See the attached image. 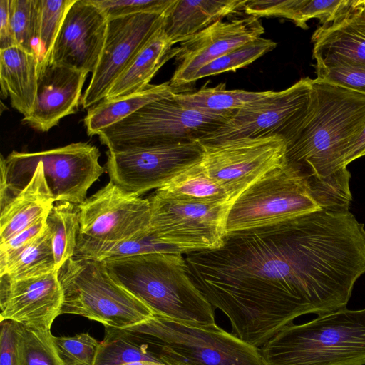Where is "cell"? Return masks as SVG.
<instances>
[{"label":"cell","mask_w":365,"mask_h":365,"mask_svg":"<svg viewBox=\"0 0 365 365\" xmlns=\"http://www.w3.org/2000/svg\"><path fill=\"white\" fill-rule=\"evenodd\" d=\"M58 274L63 293L60 315H80L120 329L154 316L148 307L113 279L103 260L73 257Z\"/></svg>","instance_id":"obj_5"},{"label":"cell","mask_w":365,"mask_h":365,"mask_svg":"<svg viewBox=\"0 0 365 365\" xmlns=\"http://www.w3.org/2000/svg\"><path fill=\"white\" fill-rule=\"evenodd\" d=\"M157 190L181 200L232 203L222 187L207 175L201 161L186 168Z\"/></svg>","instance_id":"obj_28"},{"label":"cell","mask_w":365,"mask_h":365,"mask_svg":"<svg viewBox=\"0 0 365 365\" xmlns=\"http://www.w3.org/2000/svg\"><path fill=\"white\" fill-rule=\"evenodd\" d=\"M77 207L73 257L103 260L113 248L150 229L148 199L127 193L110 180Z\"/></svg>","instance_id":"obj_8"},{"label":"cell","mask_w":365,"mask_h":365,"mask_svg":"<svg viewBox=\"0 0 365 365\" xmlns=\"http://www.w3.org/2000/svg\"><path fill=\"white\" fill-rule=\"evenodd\" d=\"M16 332L19 365H63L51 329L16 323Z\"/></svg>","instance_id":"obj_30"},{"label":"cell","mask_w":365,"mask_h":365,"mask_svg":"<svg viewBox=\"0 0 365 365\" xmlns=\"http://www.w3.org/2000/svg\"><path fill=\"white\" fill-rule=\"evenodd\" d=\"M311 40L316 61L336 59L365 67L364 0H354L334 21L318 27Z\"/></svg>","instance_id":"obj_21"},{"label":"cell","mask_w":365,"mask_h":365,"mask_svg":"<svg viewBox=\"0 0 365 365\" xmlns=\"http://www.w3.org/2000/svg\"><path fill=\"white\" fill-rule=\"evenodd\" d=\"M104 327L105 336L99 343L93 365H121L138 361L163 364L147 334L130 327Z\"/></svg>","instance_id":"obj_26"},{"label":"cell","mask_w":365,"mask_h":365,"mask_svg":"<svg viewBox=\"0 0 365 365\" xmlns=\"http://www.w3.org/2000/svg\"><path fill=\"white\" fill-rule=\"evenodd\" d=\"M264 33L259 18L247 15L216 21L180 43L175 56L178 66L169 83L177 93L191 83L204 66L225 53L259 38Z\"/></svg>","instance_id":"obj_16"},{"label":"cell","mask_w":365,"mask_h":365,"mask_svg":"<svg viewBox=\"0 0 365 365\" xmlns=\"http://www.w3.org/2000/svg\"><path fill=\"white\" fill-rule=\"evenodd\" d=\"M76 0H39L41 57H48L63 20Z\"/></svg>","instance_id":"obj_35"},{"label":"cell","mask_w":365,"mask_h":365,"mask_svg":"<svg viewBox=\"0 0 365 365\" xmlns=\"http://www.w3.org/2000/svg\"><path fill=\"white\" fill-rule=\"evenodd\" d=\"M174 96V95H173ZM153 101L98 134L110 153L130 152L186 141H200L234 113L189 108L174 96Z\"/></svg>","instance_id":"obj_6"},{"label":"cell","mask_w":365,"mask_h":365,"mask_svg":"<svg viewBox=\"0 0 365 365\" xmlns=\"http://www.w3.org/2000/svg\"><path fill=\"white\" fill-rule=\"evenodd\" d=\"M276 46V42L262 37L247 43L202 67L194 75L191 83L207 76L235 71L272 51Z\"/></svg>","instance_id":"obj_33"},{"label":"cell","mask_w":365,"mask_h":365,"mask_svg":"<svg viewBox=\"0 0 365 365\" xmlns=\"http://www.w3.org/2000/svg\"><path fill=\"white\" fill-rule=\"evenodd\" d=\"M40 58L18 46L0 50L1 96H9L12 107L24 117L33 108L37 91Z\"/></svg>","instance_id":"obj_23"},{"label":"cell","mask_w":365,"mask_h":365,"mask_svg":"<svg viewBox=\"0 0 365 365\" xmlns=\"http://www.w3.org/2000/svg\"><path fill=\"white\" fill-rule=\"evenodd\" d=\"M274 91L227 90L225 83L193 93H177L175 99L185 107L212 113H233L257 105Z\"/></svg>","instance_id":"obj_27"},{"label":"cell","mask_w":365,"mask_h":365,"mask_svg":"<svg viewBox=\"0 0 365 365\" xmlns=\"http://www.w3.org/2000/svg\"><path fill=\"white\" fill-rule=\"evenodd\" d=\"M247 0H175L164 15L162 29L175 45L216 21L244 12Z\"/></svg>","instance_id":"obj_22"},{"label":"cell","mask_w":365,"mask_h":365,"mask_svg":"<svg viewBox=\"0 0 365 365\" xmlns=\"http://www.w3.org/2000/svg\"><path fill=\"white\" fill-rule=\"evenodd\" d=\"M63 299L56 271L20 279L0 276V321L51 329Z\"/></svg>","instance_id":"obj_18"},{"label":"cell","mask_w":365,"mask_h":365,"mask_svg":"<svg viewBox=\"0 0 365 365\" xmlns=\"http://www.w3.org/2000/svg\"><path fill=\"white\" fill-rule=\"evenodd\" d=\"M63 365H93L99 345L88 333L72 336H54Z\"/></svg>","instance_id":"obj_36"},{"label":"cell","mask_w":365,"mask_h":365,"mask_svg":"<svg viewBox=\"0 0 365 365\" xmlns=\"http://www.w3.org/2000/svg\"><path fill=\"white\" fill-rule=\"evenodd\" d=\"M186 255L193 282L232 334L259 349L299 316L346 307L365 273V229L350 212L321 210Z\"/></svg>","instance_id":"obj_1"},{"label":"cell","mask_w":365,"mask_h":365,"mask_svg":"<svg viewBox=\"0 0 365 365\" xmlns=\"http://www.w3.org/2000/svg\"><path fill=\"white\" fill-rule=\"evenodd\" d=\"M37 73L34 104L31 113L21 121L34 130L47 132L78 110L88 74L46 58L39 59Z\"/></svg>","instance_id":"obj_19"},{"label":"cell","mask_w":365,"mask_h":365,"mask_svg":"<svg viewBox=\"0 0 365 365\" xmlns=\"http://www.w3.org/2000/svg\"><path fill=\"white\" fill-rule=\"evenodd\" d=\"M0 365H19L16 323L0 321Z\"/></svg>","instance_id":"obj_41"},{"label":"cell","mask_w":365,"mask_h":365,"mask_svg":"<svg viewBox=\"0 0 365 365\" xmlns=\"http://www.w3.org/2000/svg\"><path fill=\"white\" fill-rule=\"evenodd\" d=\"M176 93L169 81L150 85L133 95L114 100H103L88 110L83 123L88 136L98 135L104 129L122 120L144 106Z\"/></svg>","instance_id":"obj_25"},{"label":"cell","mask_w":365,"mask_h":365,"mask_svg":"<svg viewBox=\"0 0 365 365\" xmlns=\"http://www.w3.org/2000/svg\"><path fill=\"white\" fill-rule=\"evenodd\" d=\"M9 12L16 45L41 58L39 0H10Z\"/></svg>","instance_id":"obj_32"},{"label":"cell","mask_w":365,"mask_h":365,"mask_svg":"<svg viewBox=\"0 0 365 365\" xmlns=\"http://www.w3.org/2000/svg\"><path fill=\"white\" fill-rule=\"evenodd\" d=\"M179 253L173 248L153 240L150 229L133 238L125 241L106 254L103 260L118 259L150 253Z\"/></svg>","instance_id":"obj_40"},{"label":"cell","mask_w":365,"mask_h":365,"mask_svg":"<svg viewBox=\"0 0 365 365\" xmlns=\"http://www.w3.org/2000/svg\"><path fill=\"white\" fill-rule=\"evenodd\" d=\"M46 222L51 233L55 267L58 272L75 254L78 230L77 205L56 202L48 214Z\"/></svg>","instance_id":"obj_29"},{"label":"cell","mask_w":365,"mask_h":365,"mask_svg":"<svg viewBox=\"0 0 365 365\" xmlns=\"http://www.w3.org/2000/svg\"><path fill=\"white\" fill-rule=\"evenodd\" d=\"M312 93L313 79L301 78L285 90L273 91L257 105L235 112L225 123L199 143L272 135L284 140L307 114Z\"/></svg>","instance_id":"obj_13"},{"label":"cell","mask_w":365,"mask_h":365,"mask_svg":"<svg viewBox=\"0 0 365 365\" xmlns=\"http://www.w3.org/2000/svg\"><path fill=\"white\" fill-rule=\"evenodd\" d=\"M121 365H166V364H162V363L150 361H134V362H131V363L123 364Z\"/></svg>","instance_id":"obj_44"},{"label":"cell","mask_w":365,"mask_h":365,"mask_svg":"<svg viewBox=\"0 0 365 365\" xmlns=\"http://www.w3.org/2000/svg\"><path fill=\"white\" fill-rule=\"evenodd\" d=\"M321 210L311 176L285 162L261 177L232 202L226 232L273 225Z\"/></svg>","instance_id":"obj_9"},{"label":"cell","mask_w":365,"mask_h":365,"mask_svg":"<svg viewBox=\"0 0 365 365\" xmlns=\"http://www.w3.org/2000/svg\"><path fill=\"white\" fill-rule=\"evenodd\" d=\"M108 21L91 0H76L63 20L49 56L42 58L93 73L104 45Z\"/></svg>","instance_id":"obj_17"},{"label":"cell","mask_w":365,"mask_h":365,"mask_svg":"<svg viewBox=\"0 0 365 365\" xmlns=\"http://www.w3.org/2000/svg\"><path fill=\"white\" fill-rule=\"evenodd\" d=\"M108 19L140 13L165 14L175 0H91Z\"/></svg>","instance_id":"obj_37"},{"label":"cell","mask_w":365,"mask_h":365,"mask_svg":"<svg viewBox=\"0 0 365 365\" xmlns=\"http://www.w3.org/2000/svg\"><path fill=\"white\" fill-rule=\"evenodd\" d=\"M365 128V95L313 79L312 100L284 139L285 162L307 176H330L344 165L349 145Z\"/></svg>","instance_id":"obj_2"},{"label":"cell","mask_w":365,"mask_h":365,"mask_svg":"<svg viewBox=\"0 0 365 365\" xmlns=\"http://www.w3.org/2000/svg\"><path fill=\"white\" fill-rule=\"evenodd\" d=\"M10 0L0 1V50L16 45L10 21Z\"/></svg>","instance_id":"obj_42"},{"label":"cell","mask_w":365,"mask_h":365,"mask_svg":"<svg viewBox=\"0 0 365 365\" xmlns=\"http://www.w3.org/2000/svg\"><path fill=\"white\" fill-rule=\"evenodd\" d=\"M173 46L161 26L114 81L103 100L117 99L146 88L159 69L178 53L179 46Z\"/></svg>","instance_id":"obj_24"},{"label":"cell","mask_w":365,"mask_h":365,"mask_svg":"<svg viewBox=\"0 0 365 365\" xmlns=\"http://www.w3.org/2000/svg\"><path fill=\"white\" fill-rule=\"evenodd\" d=\"M202 154L198 141L179 142L135 151L108 152L105 167L116 186L140 197L201 161Z\"/></svg>","instance_id":"obj_14"},{"label":"cell","mask_w":365,"mask_h":365,"mask_svg":"<svg viewBox=\"0 0 365 365\" xmlns=\"http://www.w3.org/2000/svg\"><path fill=\"white\" fill-rule=\"evenodd\" d=\"M317 79L365 95V67L336 59L317 61Z\"/></svg>","instance_id":"obj_34"},{"label":"cell","mask_w":365,"mask_h":365,"mask_svg":"<svg viewBox=\"0 0 365 365\" xmlns=\"http://www.w3.org/2000/svg\"><path fill=\"white\" fill-rule=\"evenodd\" d=\"M130 328L150 336L166 365H262L259 348L217 324L194 326L154 314Z\"/></svg>","instance_id":"obj_7"},{"label":"cell","mask_w":365,"mask_h":365,"mask_svg":"<svg viewBox=\"0 0 365 365\" xmlns=\"http://www.w3.org/2000/svg\"><path fill=\"white\" fill-rule=\"evenodd\" d=\"M46 217L41 218L6 242L0 244V274L44 232Z\"/></svg>","instance_id":"obj_39"},{"label":"cell","mask_w":365,"mask_h":365,"mask_svg":"<svg viewBox=\"0 0 365 365\" xmlns=\"http://www.w3.org/2000/svg\"><path fill=\"white\" fill-rule=\"evenodd\" d=\"M165 14L140 13L108 19L98 62L81 98L84 109L106 98L114 81L162 26Z\"/></svg>","instance_id":"obj_15"},{"label":"cell","mask_w":365,"mask_h":365,"mask_svg":"<svg viewBox=\"0 0 365 365\" xmlns=\"http://www.w3.org/2000/svg\"><path fill=\"white\" fill-rule=\"evenodd\" d=\"M99 149L88 143H72L39 152L12 151L1 155L0 182L8 184L38 163L43 165L55 202L82 203L93 184L106 172Z\"/></svg>","instance_id":"obj_11"},{"label":"cell","mask_w":365,"mask_h":365,"mask_svg":"<svg viewBox=\"0 0 365 365\" xmlns=\"http://www.w3.org/2000/svg\"><path fill=\"white\" fill-rule=\"evenodd\" d=\"M153 240L180 254L214 250L226 235L230 202L181 200L156 190L148 197Z\"/></svg>","instance_id":"obj_10"},{"label":"cell","mask_w":365,"mask_h":365,"mask_svg":"<svg viewBox=\"0 0 365 365\" xmlns=\"http://www.w3.org/2000/svg\"><path fill=\"white\" fill-rule=\"evenodd\" d=\"M354 0H302L298 26L307 29V21L317 19L322 25L328 24L346 11Z\"/></svg>","instance_id":"obj_38"},{"label":"cell","mask_w":365,"mask_h":365,"mask_svg":"<svg viewBox=\"0 0 365 365\" xmlns=\"http://www.w3.org/2000/svg\"><path fill=\"white\" fill-rule=\"evenodd\" d=\"M259 350L262 365H365V308L286 326Z\"/></svg>","instance_id":"obj_4"},{"label":"cell","mask_w":365,"mask_h":365,"mask_svg":"<svg viewBox=\"0 0 365 365\" xmlns=\"http://www.w3.org/2000/svg\"><path fill=\"white\" fill-rule=\"evenodd\" d=\"M365 155V128L348 147L344 157V165H347L354 160Z\"/></svg>","instance_id":"obj_43"},{"label":"cell","mask_w":365,"mask_h":365,"mask_svg":"<svg viewBox=\"0 0 365 365\" xmlns=\"http://www.w3.org/2000/svg\"><path fill=\"white\" fill-rule=\"evenodd\" d=\"M200 144L205 170L222 187L232 203L261 177L285 163L286 143L277 135Z\"/></svg>","instance_id":"obj_12"},{"label":"cell","mask_w":365,"mask_h":365,"mask_svg":"<svg viewBox=\"0 0 365 365\" xmlns=\"http://www.w3.org/2000/svg\"><path fill=\"white\" fill-rule=\"evenodd\" d=\"M0 188L14 193L0 197V244L47 216L55 202L41 163Z\"/></svg>","instance_id":"obj_20"},{"label":"cell","mask_w":365,"mask_h":365,"mask_svg":"<svg viewBox=\"0 0 365 365\" xmlns=\"http://www.w3.org/2000/svg\"><path fill=\"white\" fill-rule=\"evenodd\" d=\"M56 271L51 233L46 227L44 232L0 276L6 275L10 278L20 279Z\"/></svg>","instance_id":"obj_31"},{"label":"cell","mask_w":365,"mask_h":365,"mask_svg":"<svg viewBox=\"0 0 365 365\" xmlns=\"http://www.w3.org/2000/svg\"><path fill=\"white\" fill-rule=\"evenodd\" d=\"M364 5H365V0H364Z\"/></svg>","instance_id":"obj_45"},{"label":"cell","mask_w":365,"mask_h":365,"mask_svg":"<svg viewBox=\"0 0 365 365\" xmlns=\"http://www.w3.org/2000/svg\"><path fill=\"white\" fill-rule=\"evenodd\" d=\"M113 279L155 315L194 326L216 324L215 309L193 282L180 253L107 259Z\"/></svg>","instance_id":"obj_3"}]
</instances>
